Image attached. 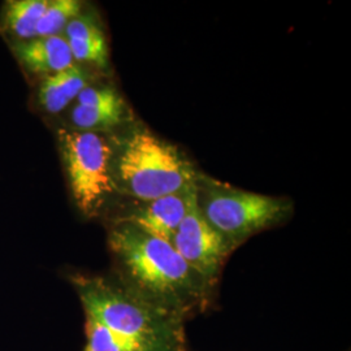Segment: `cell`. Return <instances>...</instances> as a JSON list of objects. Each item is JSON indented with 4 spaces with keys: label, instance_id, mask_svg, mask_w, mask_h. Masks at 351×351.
<instances>
[{
    "label": "cell",
    "instance_id": "1",
    "mask_svg": "<svg viewBox=\"0 0 351 351\" xmlns=\"http://www.w3.org/2000/svg\"><path fill=\"white\" fill-rule=\"evenodd\" d=\"M85 317L84 351H186L185 320L143 300L114 276L73 274Z\"/></svg>",
    "mask_w": 351,
    "mask_h": 351
},
{
    "label": "cell",
    "instance_id": "2",
    "mask_svg": "<svg viewBox=\"0 0 351 351\" xmlns=\"http://www.w3.org/2000/svg\"><path fill=\"white\" fill-rule=\"evenodd\" d=\"M114 277L143 300L185 322L213 307L216 287L175 250L137 226L114 221L108 232Z\"/></svg>",
    "mask_w": 351,
    "mask_h": 351
},
{
    "label": "cell",
    "instance_id": "3",
    "mask_svg": "<svg viewBox=\"0 0 351 351\" xmlns=\"http://www.w3.org/2000/svg\"><path fill=\"white\" fill-rule=\"evenodd\" d=\"M113 178L117 190L146 203L195 184L198 173L173 145L137 128L113 156Z\"/></svg>",
    "mask_w": 351,
    "mask_h": 351
},
{
    "label": "cell",
    "instance_id": "4",
    "mask_svg": "<svg viewBox=\"0 0 351 351\" xmlns=\"http://www.w3.org/2000/svg\"><path fill=\"white\" fill-rule=\"evenodd\" d=\"M197 201L206 220L233 251L252 236L281 224L293 211L287 199L232 188L199 175Z\"/></svg>",
    "mask_w": 351,
    "mask_h": 351
},
{
    "label": "cell",
    "instance_id": "5",
    "mask_svg": "<svg viewBox=\"0 0 351 351\" xmlns=\"http://www.w3.org/2000/svg\"><path fill=\"white\" fill-rule=\"evenodd\" d=\"M59 143L78 210L88 217L98 215L117 190L111 143L97 132L68 129L59 130Z\"/></svg>",
    "mask_w": 351,
    "mask_h": 351
},
{
    "label": "cell",
    "instance_id": "6",
    "mask_svg": "<svg viewBox=\"0 0 351 351\" xmlns=\"http://www.w3.org/2000/svg\"><path fill=\"white\" fill-rule=\"evenodd\" d=\"M172 246L194 271L215 287L233 252L226 239L203 216L197 194L176 232Z\"/></svg>",
    "mask_w": 351,
    "mask_h": 351
},
{
    "label": "cell",
    "instance_id": "7",
    "mask_svg": "<svg viewBox=\"0 0 351 351\" xmlns=\"http://www.w3.org/2000/svg\"><path fill=\"white\" fill-rule=\"evenodd\" d=\"M195 194L197 182L175 194L146 202L116 221L129 223L156 239L172 243L176 232L188 213L189 206Z\"/></svg>",
    "mask_w": 351,
    "mask_h": 351
},
{
    "label": "cell",
    "instance_id": "8",
    "mask_svg": "<svg viewBox=\"0 0 351 351\" xmlns=\"http://www.w3.org/2000/svg\"><path fill=\"white\" fill-rule=\"evenodd\" d=\"M125 101L110 86H88L77 97L71 119L73 125L84 130H107L126 120Z\"/></svg>",
    "mask_w": 351,
    "mask_h": 351
},
{
    "label": "cell",
    "instance_id": "9",
    "mask_svg": "<svg viewBox=\"0 0 351 351\" xmlns=\"http://www.w3.org/2000/svg\"><path fill=\"white\" fill-rule=\"evenodd\" d=\"M14 52L26 69L36 75L47 77L75 65L68 42L62 36L37 37L17 42Z\"/></svg>",
    "mask_w": 351,
    "mask_h": 351
},
{
    "label": "cell",
    "instance_id": "10",
    "mask_svg": "<svg viewBox=\"0 0 351 351\" xmlns=\"http://www.w3.org/2000/svg\"><path fill=\"white\" fill-rule=\"evenodd\" d=\"M64 32L75 60L94 64L101 69L108 65L107 40L94 17L78 14Z\"/></svg>",
    "mask_w": 351,
    "mask_h": 351
},
{
    "label": "cell",
    "instance_id": "11",
    "mask_svg": "<svg viewBox=\"0 0 351 351\" xmlns=\"http://www.w3.org/2000/svg\"><path fill=\"white\" fill-rule=\"evenodd\" d=\"M90 77L78 66H71L55 75H47L40 84L38 99L40 106L50 113H59L88 88Z\"/></svg>",
    "mask_w": 351,
    "mask_h": 351
},
{
    "label": "cell",
    "instance_id": "12",
    "mask_svg": "<svg viewBox=\"0 0 351 351\" xmlns=\"http://www.w3.org/2000/svg\"><path fill=\"white\" fill-rule=\"evenodd\" d=\"M47 4L46 0L8 1L3 13V29L24 40L36 38L38 23Z\"/></svg>",
    "mask_w": 351,
    "mask_h": 351
},
{
    "label": "cell",
    "instance_id": "13",
    "mask_svg": "<svg viewBox=\"0 0 351 351\" xmlns=\"http://www.w3.org/2000/svg\"><path fill=\"white\" fill-rule=\"evenodd\" d=\"M78 14H81V3L77 0L49 1L46 11L38 23L36 38L60 36L66 25Z\"/></svg>",
    "mask_w": 351,
    "mask_h": 351
}]
</instances>
